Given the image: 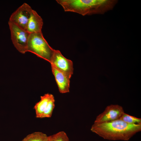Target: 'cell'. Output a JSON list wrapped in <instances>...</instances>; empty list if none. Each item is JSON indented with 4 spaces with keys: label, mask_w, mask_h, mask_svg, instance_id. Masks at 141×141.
<instances>
[{
    "label": "cell",
    "mask_w": 141,
    "mask_h": 141,
    "mask_svg": "<svg viewBox=\"0 0 141 141\" xmlns=\"http://www.w3.org/2000/svg\"><path fill=\"white\" fill-rule=\"evenodd\" d=\"M91 130L104 139L128 141L141 131V124H129L119 119L100 124L94 123Z\"/></svg>",
    "instance_id": "6da1fadb"
},
{
    "label": "cell",
    "mask_w": 141,
    "mask_h": 141,
    "mask_svg": "<svg viewBox=\"0 0 141 141\" xmlns=\"http://www.w3.org/2000/svg\"><path fill=\"white\" fill-rule=\"evenodd\" d=\"M65 11L74 12L83 15L103 14L112 9L115 0H56Z\"/></svg>",
    "instance_id": "7a4b0ae2"
},
{
    "label": "cell",
    "mask_w": 141,
    "mask_h": 141,
    "mask_svg": "<svg viewBox=\"0 0 141 141\" xmlns=\"http://www.w3.org/2000/svg\"><path fill=\"white\" fill-rule=\"evenodd\" d=\"M55 50L49 44L42 32L30 34L27 52H30L50 63Z\"/></svg>",
    "instance_id": "3957f363"
},
{
    "label": "cell",
    "mask_w": 141,
    "mask_h": 141,
    "mask_svg": "<svg viewBox=\"0 0 141 141\" xmlns=\"http://www.w3.org/2000/svg\"><path fill=\"white\" fill-rule=\"evenodd\" d=\"M8 24L13 44L19 52L25 54L27 52L30 34L26 30L11 22L9 21Z\"/></svg>",
    "instance_id": "277c9868"
},
{
    "label": "cell",
    "mask_w": 141,
    "mask_h": 141,
    "mask_svg": "<svg viewBox=\"0 0 141 141\" xmlns=\"http://www.w3.org/2000/svg\"><path fill=\"white\" fill-rule=\"evenodd\" d=\"M53 95L46 93L41 96L40 100L34 107L36 117L37 118H49L51 117L55 107Z\"/></svg>",
    "instance_id": "5b68a950"
},
{
    "label": "cell",
    "mask_w": 141,
    "mask_h": 141,
    "mask_svg": "<svg viewBox=\"0 0 141 141\" xmlns=\"http://www.w3.org/2000/svg\"><path fill=\"white\" fill-rule=\"evenodd\" d=\"M50 63L51 66L64 73L70 78L73 73V62L64 56L60 51L55 50Z\"/></svg>",
    "instance_id": "8992f818"
},
{
    "label": "cell",
    "mask_w": 141,
    "mask_h": 141,
    "mask_svg": "<svg viewBox=\"0 0 141 141\" xmlns=\"http://www.w3.org/2000/svg\"><path fill=\"white\" fill-rule=\"evenodd\" d=\"M32 10L29 4L24 3L12 14L9 21L26 30L27 25Z\"/></svg>",
    "instance_id": "52a82bcc"
},
{
    "label": "cell",
    "mask_w": 141,
    "mask_h": 141,
    "mask_svg": "<svg viewBox=\"0 0 141 141\" xmlns=\"http://www.w3.org/2000/svg\"><path fill=\"white\" fill-rule=\"evenodd\" d=\"M124 113L121 106L118 104L110 105L97 116L94 123L100 124L119 119Z\"/></svg>",
    "instance_id": "ba28073f"
},
{
    "label": "cell",
    "mask_w": 141,
    "mask_h": 141,
    "mask_svg": "<svg viewBox=\"0 0 141 141\" xmlns=\"http://www.w3.org/2000/svg\"><path fill=\"white\" fill-rule=\"evenodd\" d=\"M51 67L60 92L63 93L69 92L70 78L54 67Z\"/></svg>",
    "instance_id": "9c48e42d"
},
{
    "label": "cell",
    "mask_w": 141,
    "mask_h": 141,
    "mask_svg": "<svg viewBox=\"0 0 141 141\" xmlns=\"http://www.w3.org/2000/svg\"><path fill=\"white\" fill-rule=\"evenodd\" d=\"M43 25L42 19L36 11L33 9L27 25L26 30L30 34L41 32Z\"/></svg>",
    "instance_id": "30bf717a"
},
{
    "label": "cell",
    "mask_w": 141,
    "mask_h": 141,
    "mask_svg": "<svg viewBox=\"0 0 141 141\" xmlns=\"http://www.w3.org/2000/svg\"><path fill=\"white\" fill-rule=\"evenodd\" d=\"M22 141H49V136L40 132H36L29 134Z\"/></svg>",
    "instance_id": "8fae6325"
},
{
    "label": "cell",
    "mask_w": 141,
    "mask_h": 141,
    "mask_svg": "<svg viewBox=\"0 0 141 141\" xmlns=\"http://www.w3.org/2000/svg\"><path fill=\"white\" fill-rule=\"evenodd\" d=\"M120 119L129 124H141V119L130 115L124 113Z\"/></svg>",
    "instance_id": "7c38bea8"
},
{
    "label": "cell",
    "mask_w": 141,
    "mask_h": 141,
    "mask_svg": "<svg viewBox=\"0 0 141 141\" xmlns=\"http://www.w3.org/2000/svg\"><path fill=\"white\" fill-rule=\"evenodd\" d=\"M49 141H69V140L65 132L60 131L49 136Z\"/></svg>",
    "instance_id": "4fadbf2b"
}]
</instances>
